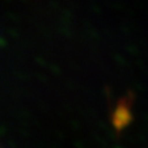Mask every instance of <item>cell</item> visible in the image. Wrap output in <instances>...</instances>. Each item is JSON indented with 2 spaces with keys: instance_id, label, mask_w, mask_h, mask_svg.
Segmentation results:
<instances>
[{
  "instance_id": "6da1fadb",
  "label": "cell",
  "mask_w": 148,
  "mask_h": 148,
  "mask_svg": "<svg viewBox=\"0 0 148 148\" xmlns=\"http://www.w3.org/2000/svg\"><path fill=\"white\" fill-rule=\"evenodd\" d=\"M133 99L135 98L131 91L126 92L117 100L116 106L111 112V123H112V127L115 128L116 133H121L122 131H125L133 121Z\"/></svg>"
}]
</instances>
